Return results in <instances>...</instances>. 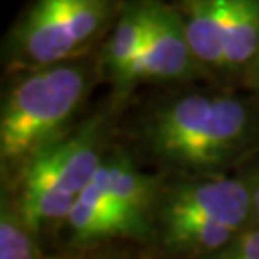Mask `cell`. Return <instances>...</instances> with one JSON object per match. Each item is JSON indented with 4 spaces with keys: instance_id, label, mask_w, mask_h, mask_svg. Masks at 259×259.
Instances as JSON below:
<instances>
[{
    "instance_id": "cell-12",
    "label": "cell",
    "mask_w": 259,
    "mask_h": 259,
    "mask_svg": "<svg viewBox=\"0 0 259 259\" xmlns=\"http://www.w3.org/2000/svg\"><path fill=\"white\" fill-rule=\"evenodd\" d=\"M240 232V229L219 221H175L156 225L154 236L173 257L205 259L229 246Z\"/></svg>"
},
{
    "instance_id": "cell-5",
    "label": "cell",
    "mask_w": 259,
    "mask_h": 259,
    "mask_svg": "<svg viewBox=\"0 0 259 259\" xmlns=\"http://www.w3.org/2000/svg\"><path fill=\"white\" fill-rule=\"evenodd\" d=\"M175 221H219L236 229L251 225V192L238 173L161 175L156 225Z\"/></svg>"
},
{
    "instance_id": "cell-9",
    "label": "cell",
    "mask_w": 259,
    "mask_h": 259,
    "mask_svg": "<svg viewBox=\"0 0 259 259\" xmlns=\"http://www.w3.org/2000/svg\"><path fill=\"white\" fill-rule=\"evenodd\" d=\"M207 81L221 87L229 0H169Z\"/></svg>"
},
{
    "instance_id": "cell-13",
    "label": "cell",
    "mask_w": 259,
    "mask_h": 259,
    "mask_svg": "<svg viewBox=\"0 0 259 259\" xmlns=\"http://www.w3.org/2000/svg\"><path fill=\"white\" fill-rule=\"evenodd\" d=\"M38 229L21 209L16 196L2 190L0 200V259H42Z\"/></svg>"
},
{
    "instance_id": "cell-3",
    "label": "cell",
    "mask_w": 259,
    "mask_h": 259,
    "mask_svg": "<svg viewBox=\"0 0 259 259\" xmlns=\"http://www.w3.org/2000/svg\"><path fill=\"white\" fill-rule=\"evenodd\" d=\"M123 110L125 106L108 93L64 140L31 161L10 186H2L16 196L38 231L45 225L65 221L117 139Z\"/></svg>"
},
{
    "instance_id": "cell-10",
    "label": "cell",
    "mask_w": 259,
    "mask_h": 259,
    "mask_svg": "<svg viewBox=\"0 0 259 259\" xmlns=\"http://www.w3.org/2000/svg\"><path fill=\"white\" fill-rule=\"evenodd\" d=\"M64 225L67 229L69 242L81 250L111 238H123V231L108 192L106 157L96 175L79 194L71 211L67 213Z\"/></svg>"
},
{
    "instance_id": "cell-8",
    "label": "cell",
    "mask_w": 259,
    "mask_h": 259,
    "mask_svg": "<svg viewBox=\"0 0 259 259\" xmlns=\"http://www.w3.org/2000/svg\"><path fill=\"white\" fill-rule=\"evenodd\" d=\"M148 31V0H127L98 50L108 93L127 106L135 96L133 73Z\"/></svg>"
},
{
    "instance_id": "cell-16",
    "label": "cell",
    "mask_w": 259,
    "mask_h": 259,
    "mask_svg": "<svg viewBox=\"0 0 259 259\" xmlns=\"http://www.w3.org/2000/svg\"><path fill=\"white\" fill-rule=\"evenodd\" d=\"M54 259H131L129 255L123 253H111V251H89V248L81 250L77 255H64V257H54Z\"/></svg>"
},
{
    "instance_id": "cell-4",
    "label": "cell",
    "mask_w": 259,
    "mask_h": 259,
    "mask_svg": "<svg viewBox=\"0 0 259 259\" xmlns=\"http://www.w3.org/2000/svg\"><path fill=\"white\" fill-rule=\"evenodd\" d=\"M127 0H29L2 38L4 73L98 52Z\"/></svg>"
},
{
    "instance_id": "cell-6",
    "label": "cell",
    "mask_w": 259,
    "mask_h": 259,
    "mask_svg": "<svg viewBox=\"0 0 259 259\" xmlns=\"http://www.w3.org/2000/svg\"><path fill=\"white\" fill-rule=\"evenodd\" d=\"M209 83L188 45L185 29L169 0H148V31L135 65L133 87H175Z\"/></svg>"
},
{
    "instance_id": "cell-7",
    "label": "cell",
    "mask_w": 259,
    "mask_h": 259,
    "mask_svg": "<svg viewBox=\"0 0 259 259\" xmlns=\"http://www.w3.org/2000/svg\"><path fill=\"white\" fill-rule=\"evenodd\" d=\"M106 169L108 192L123 231V238H154L161 175L148 173L117 139L106 154Z\"/></svg>"
},
{
    "instance_id": "cell-1",
    "label": "cell",
    "mask_w": 259,
    "mask_h": 259,
    "mask_svg": "<svg viewBox=\"0 0 259 259\" xmlns=\"http://www.w3.org/2000/svg\"><path fill=\"white\" fill-rule=\"evenodd\" d=\"M133 96L117 140L159 175H223L259 152V102L213 83L152 87Z\"/></svg>"
},
{
    "instance_id": "cell-2",
    "label": "cell",
    "mask_w": 259,
    "mask_h": 259,
    "mask_svg": "<svg viewBox=\"0 0 259 259\" xmlns=\"http://www.w3.org/2000/svg\"><path fill=\"white\" fill-rule=\"evenodd\" d=\"M104 84L98 52L64 64L4 73L0 98V177L10 186L42 152L64 140L89 113Z\"/></svg>"
},
{
    "instance_id": "cell-15",
    "label": "cell",
    "mask_w": 259,
    "mask_h": 259,
    "mask_svg": "<svg viewBox=\"0 0 259 259\" xmlns=\"http://www.w3.org/2000/svg\"><path fill=\"white\" fill-rule=\"evenodd\" d=\"M242 91H246L248 94H251L259 102V52H257V56H255L251 67L248 69V73H246V79H244V83H242Z\"/></svg>"
},
{
    "instance_id": "cell-14",
    "label": "cell",
    "mask_w": 259,
    "mask_h": 259,
    "mask_svg": "<svg viewBox=\"0 0 259 259\" xmlns=\"http://www.w3.org/2000/svg\"><path fill=\"white\" fill-rule=\"evenodd\" d=\"M205 259H259V227H248L229 246Z\"/></svg>"
},
{
    "instance_id": "cell-11",
    "label": "cell",
    "mask_w": 259,
    "mask_h": 259,
    "mask_svg": "<svg viewBox=\"0 0 259 259\" xmlns=\"http://www.w3.org/2000/svg\"><path fill=\"white\" fill-rule=\"evenodd\" d=\"M259 52V0H229L221 87L238 89Z\"/></svg>"
}]
</instances>
